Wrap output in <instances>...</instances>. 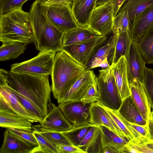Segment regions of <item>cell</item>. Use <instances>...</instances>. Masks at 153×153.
<instances>
[{"label":"cell","mask_w":153,"mask_h":153,"mask_svg":"<svg viewBox=\"0 0 153 153\" xmlns=\"http://www.w3.org/2000/svg\"><path fill=\"white\" fill-rule=\"evenodd\" d=\"M9 72L8 85L31 101L46 117L53 103L49 76Z\"/></svg>","instance_id":"6da1fadb"},{"label":"cell","mask_w":153,"mask_h":153,"mask_svg":"<svg viewBox=\"0 0 153 153\" xmlns=\"http://www.w3.org/2000/svg\"><path fill=\"white\" fill-rule=\"evenodd\" d=\"M33 34V42L39 51L57 52L63 50L64 33L50 21L40 3L35 0L29 11Z\"/></svg>","instance_id":"7a4b0ae2"},{"label":"cell","mask_w":153,"mask_h":153,"mask_svg":"<svg viewBox=\"0 0 153 153\" xmlns=\"http://www.w3.org/2000/svg\"><path fill=\"white\" fill-rule=\"evenodd\" d=\"M85 70L63 49L56 53L51 75V88L58 102Z\"/></svg>","instance_id":"3957f363"},{"label":"cell","mask_w":153,"mask_h":153,"mask_svg":"<svg viewBox=\"0 0 153 153\" xmlns=\"http://www.w3.org/2000/svg\"><path fill=\"white\" fill-rule=\"evenodd\" d=\"M0 41L2 42H33L29 12L19 7L0 15Z\"/></svg>","instance_id":"277c9868"},{"label":"cell","mask_w":153,"mask_h":153,"mask_svg":"<svg viewBox=\"0 0 153 153\" xmlns=\"http://www.w3.org/2000/svg\"><path fill=\"white\" fill-rule=\"evenodd\" d=\"M113 65L100 70L95 78L100 95L96 102L104 106L118 110L122 100L114 78Z\"/></svg>","instance_id":"5b68a950"},{"label":"cell","mask_w":153,"mask_h":153,"mask_svg":"<svg viewBox=\"0 0 153 153\" xmlns=\"http://www.w3.org/2000/svg\"><path fill=\"white\" fill-rule=\"evenodd\" d=\"M56 53L51 51H39L36 56L29 60L13 64L10 70L18 73L51 75Z\"/></svg>","instance_id":"8992f818"},{"label":"cell","mask_w":153,"mask_h":153,"mask_svg":"<svg viewBox=\"0 0 153 153\" xmlns=\"http://www.w3.org/2000/svg\"><path fill=\"white\" fill-rule=\"evenodd\" d=\"M41 4L51 22L61 31L65 33L79 27L72 12V4Z\"/></svg>","instance_id":"52a82bcc"},{"label":"cell","mask_w":153,"mask_h":153,"mask_svg":"<svg viewBox=\"0 0 153 153\" xmlns=\"http://www.w3.org/2000/svg\"><path fill=\"white\" fill-rule=\"evenodd\" d=\"M117 33L112 31L105 40L96 48L90 58L85 69L91 70L100 67L104 68L114 64L115 47Z\"/></svg>","instance_id":"ba28073f"},{"label":"cell","mask_w":153,"mask_h":153,"mask_svg":"<svg viewBox=\"0 0 153 153\" xmlns=\"http://www.w3.org/2000/svg\"><path fill=\"white\" fill-rule=\"evenodd\" d=\"M82 101H69L59 103V106L67 120L74 126L90 123L92 103Z\"/></svg>","instance_id":"9c48e42d"},{"label":"cell","mask_w":153,"mask_h":153,"mask_svg":"<svg viewBox=\"0 0 153 153\" xmlns=\"http://www.w3.org/2000/svg\"><path fill=\"white\" fill-rule=\"evenodd\" d=\"M114 16L111 2L96 6L91 15L88 26L101 35L111 31Z\"/></svg>","instance_id":"30bf717a"},{"label":"cell","mask_w":153,"mask_h":153,"mask_svg":"<svg viewBox=\"0 0 153 153\" xmlns=\"http://www.w3.org/2000/svg\"><path fill=\"white\" fill-rule=\"evenodd\" d=\"M106 37L107 35H101L86 41L63 46V49L86 69L95 51Z\"/></svg>","instance_id":"8fae6325"},{"label":"cell","mask_w":153,"mask_h":153,"mask_svg":"<svg viewBox=\"0 0 153 153\" xmlns=\"http://www.w3.org/2000/svg\"><path fill=\"white\" fill-rule=\"evenodd\" d=\"M125 57L129 83H142L146 63L141 55L136 42L132 40Z\"/></svg>","instance_id":"7c38bea8"},{"label":"cell","mask_w":153,"mask_h":153,"mask_svg":"<svg viewBox=\"0 0 153 153\" xmlns=\"http://www.w3.org/2000/svg\"><path fill=\"white\" fill-rule=\"evenodd\" d=\"M7 84L0 85V109L10 110L25 117L32 123L42 120L30 113L9 89Z\"/></svg>","instance_id":"4fadbf2b"},{"label":"cell","mask_w":153,"mask_h":153,"mask_svg":"<svg viewBox=\"0 0 153 153\" xmlns=\"http://www.w3.org/2000/svg\"><path fill=\"white\" fill-rule=\"evenodd\" d=\"M95 78L93 71L85 70L58 102V103L81 100L89 87L95 82Z\"/></svg>","instance_id":"5bb4252c"},{"label":"cell","mask_w":153,"mask_h":153,"mask_svg":"<svg viewBox=\"0 0 153 153\" xmlns=\"http://www.w3.org/2000/svg\"><path fill=\"white\" fill-rule=\"evenodd\" d=\"M39 125L45 129L63 132L69 130L74 126L66 118L59 106L52 104L48 114Z\"/></svg>","instance_id":"9a60e30c"},{"label":"cell","mask_w":153,"mask_h":153,"mask_svg":"<svg viewBox=\"0 0 153 153\" xmlns=\"http://www.w3.org/2000/svg\"><path fill=\"white\" fill-rule=\"evenodd\" d=\"M90 123L105 126L119 136L128 140L104 106L96 101L93 102L91 107Z\"/></svg>","instance_id":"2e32d148"},{"label":"cell","mask_w":153,"mask_h":153,"mask_svg":"<svg viewBox=\"0 0 153 153\" xmlns=\"http://www.w3.org/2000/svg\"><path fill=\"white\" fill-rule=\"evenodd\" d=\"M0 153H30L35 146L6 129Z\"/></svg>","instance_id":"e0dca14e"},{"label":"cell","mask_w":153,"mask_h":153,"mask_svg":"<svg viewBox=\"0 0 153 153\" xmlns=\"http://www.w3.org/2000/svg\"><path fill=\"white\" fill-rule=\"evenodd\" d=\"M32 123L10 110L0 109V126L32 131Z\"/></svg>","instance_id":"ac0fdd59"},{"label":"cell","mask_w":153,"mask_h":153,"mask_svg":"<svg viewBox=\"0 0 153 153\" xmlns=\"http://www.w3.org/2000/svg\"><path fill=\"white\" fill-rule=\"evenodd\" d=\"M97 0H75L71 5L74 16L79 26H88L91 14L96 6Z\"/></svg>","instance_id":"d6986e66"},{"label":"cell","mask_w":153,"mask_h":153,"mask_svg":"<svg viewBox=\"0 0 153 153\" xmlns=\"http://www.w3.org/2000/svg\"><path fill=\"white\" fill-rule=\"evenodd\" d=\"M113 73L119 91L123 101L131 95L128 79L126 61L125 56L121 57L113 65Z\"/></svg>","instance_id":"ffe728a7"},{"label":"cell","mask_w":153,"mask_h":153,"mask_svg":"<svg viewBox=\"0 0 153 153\" xmlns=\"http://www.w3.org/2000/svg\"><path fill=\"white\" fill-rule=\"evenodd\" d=\"M153 24V5L137 15L131 22V33L135 40Z\"/></svg>","instance_id":"44dd1931"},{"label":"cell","mask_w":153,"mask_h":153,"mask_svg":"<svg viewBox=\"0 0 153 153\" xmlns=\"http://www.w3.org/2000/svg\"><path fill=\"white\" fill-rule=\"evenodd\" d=\"M131 96L144 119L147 121L152 108L142 83H129Z\"/></svg>","instance_id":"7402d4cb"},{"label":"cell","mask_w":153,"mask_h":153,"mask_svg":"<svg viewBox=\"0 0 153 153\" xmlns=\"http://www.w3.org/2000/svg\"><path fill=\"white\" fill-rule=\"evenodd\" d=\"M101 35L88 26L80 27L64 33L62 46L86 41Z\"/></svg>","instance_id":"603a6c76"},{"label":"cell","mask_w":153,"mask_h":153,"mask_svg":"<svg viewBox=\"0 0 153 153\" xmlns=\"http://www.w3.org/2000/svg\"><path fill=\"white\" fill-rule=\"evenodd\" d=\"M118 111L122 117L130 122L142 125L146 124L147 121L143 117L131 96L122 101Z\"/></svg>","instance_id":"cb8c5ba5"},{"label":"cell","mask_w":153,"mask_h":153,"mask_svg":"<svg viewBox=\"0 0 153 153\" xmlns=\"http://www.w3.org/2000/svg\"><path fill=\"white\" fill-rule=\"evenodd\" d=\"M134 41L146 63L153 64V24Z\"/></svg>","instance_id":"d4e9b609"},{"label":"cell","mask_w":153,"mask_h":153,"mask_svg":"<svg viewBox=\"0 0 153 153\" xmlns=\"http://www.w3.org/2000/svg\"><path fill=\"white\" fill-rule=\"evenodd\" d=\"M28 45L20 42H3L0 47V61L17 58L24 53Z\"/></svg>","instance_id":"484cf974"},{"label":"cell","mask_w":153,"mask_h":153,"mask_svg":"<svg viewBox=\"0 0 153 153\" xmlns=\"http://www.w3.org/2000/svg\"><path fill=\"white\" fill-rule=\"evenodd\" d=\"M152 5L153 0H126L118 13L124 10L128 11L131 22L137 15Z\"/></svg>","instance_id":"4316f807"},{"label":"cell","mask_w":153,"mask_h":153,"mask_svg":"<svg viewBox=\"0 0 153 153\" xmlns=\"http://www.w3.org/2000/svg\"><path fill=\"white\" fill-rule=\"evenodd\" d=\"M132 40L131 33L126 31L117 33L115 47L114 64L126 55Z\"/></svg>","instance_id":"83f0119b"},{"label":"cell","mask_w":153,"mask_h":153,"mask_svg":"<svg viewBox=\"0 0 153 153\" xmlns=\"http://www.w3.org/2000/svg\"><path fill=\"white\" fill-rule=\"evenodd\" d=\"M33 132L38 145L32 149L30 153H61L57 145L50 141L38 131L33 130Z\"/></svg>","instance_id":"f1b7e54d"},{"label":"cell","mask_w":153,"mask_h":153,"mask_svg":"<svg viewBox=\"0 0 153 153\" xmlns=\"http://www.w3.org/2000/svg\"><path fill=\"white\" fill-rule=\"evenodd\" d=\"M93 126L89 123L79 126H74L69 130L62 132L72 145L78 146L86 133Z\"/></svg>","instance_id":"f546056e"},{"label":"cell","mask_w":153,"mask_h":153,"mask_svg":"<svg viewBox=\"0 0 153 153\" xmlns=\"http://www.w3.org/2000/svg\"><path fill=\"white\" fill-rule=\"evenodd\" d=\"M99 126L103 133L104 145H108L113 146L120 150L121 153L124 146L129 141L119 136L105 126Z\"/></svg>","instance_id":"4dcf8cb0"},{"label":"cell","mask_w":153,"mask_h":153,"mask_svg":"<svg viewBox=\"0 0 153 153\" xmlns=\"http://www.w3.org/2000/svg\"><path fill=\"white\" fill-rule=\"evenodd\" d=\"M131 23L128 11L124 10L114 17L112 31L117 33L126 31L131 33Z\"/></svg>","instance_id":"1f68e13d"},{"label":"cell","mask_w":153,"mask_h":153,"mask_svg":"<svg viewBox=\"0 0 153 153\" xmlns=\"http://www.w3.org/2000/svg\"><path fill=\"white\" fill-rule=\"evenodd\" d=\"M32 128L57 145H72L62 132L43 129L41 128L39 125L34 126H32Z\"/></svg>","instance_id":"d6a6232c"},{"label":"cell","mask_w":153,"mask_h":153,"mask_svg":"<svg viewBox=\"0 0 153 153\" xmlns=\"http://www.w3.org/2000/svg\"><path fill=\"white\" fill-rule=\"evenodd\" d=\"M7 86L10 91L17 97L23 106L31 114L42 121L45 116L42 111L31 101L20 93Z\"/></svg>","instance_id":"836d02e7"},{"label":"cell","mask_w":153,"mask_h":153,"mask_svg":"<svg viewBox=\"0 0 153 153\" xmlns=\"http://www.w3.org/2000/svg\"><path fill=\"white\" fill-rule=\"evenodd\" d=\"M104 146L103 133L98 126L94 136L86 146L85 151L86 153H102Z\"/></svg>","instance_id":"e575fe53"},{"label":"cell","mask_w":153,"mask_h":153,"mask_svg":"<svg viewBox=\"0 0 153 153\" xmlns=\"http://www.w3.org/2000/svg\"><path fill=\"white\" fill-rule=\"evenodd\" d=\"M142 85L150 103L153 107V70L145 67Z\"/></svg>","instance_id":"d590c367"},{"label":"cell","mask_w":153,"mask_h":153,"mask_svg":"<svg viewBox=\"0 0 153 153\" xmlns=\"http://www.w3.org/2000/svg\"><path fill=\"white\" fill-rule=\"evenodd\" d=\"M104 107L128 140L129 141L133 139L134 138L133 135L124 121L123 117L120 114L118 111L113 110L105 106Z\"/></svg>","instance_id":"8d00e7d4"},{"label":"cell","mask_w":153,"mask_h":153,"mask_svg":"<svg viewBox=\"0 0 153 153\" xmlns=\"http://www.w3.org/2000/svg\"><path fill=\"white\" fill-rule=\"evenodd\" d=\"M123 118L125 123L134 138L148 137L146 124L142 125L131 123L127 121L123 117Z\"/></svg>","instance_id":"74e56055"},{"label":"cell","mask_w":153,"mask_h":153,"mask_svg":"<svg viewBox=\"0 0 153 153\" xmlns=\"http://www.w3.org/2000/svg\"><path fill=\"white\" fill-rule=\"evenodd\" d=\"M28 0H0V15L19 7H22Z\"/></svg>","instance_id":"f35d334b"},{"label":"cell","mask_w":153,"mask_h":153,"mask_svg":"<svg viewBox=\"0 0 153 153\" xmlns=\"http://www.w3.org/2000/svg\"><path fill=\"white\" fill-rule=\"evenodd\" d=\"M144 138H136L130 140L125 146L132 148L138 153H153V150L149 148L144 142Z\"/></svg>","instance_id":"ab89813d"},{"label":"cell","mask_w":153,"mask_h":153,"mask_svg":"<svg viewBox=\"0 0 153 153\" xmlns=\"http://www.w3.org/2000/svg\"><path fill=\"white\" fill-rule=\"evenodd\" d=\"M6 129L33 146H38V142L33 134V131H29L13 128Z\"/></svg>","instance_id":"60d3db41"},{"label":"cell","mask_w":153,"mask_h":153,"mask_svg":"<svg viewBox=\"0 0 153 153\" xmlns=\"http://www.w3.org/2000/svg\"><path fill=\"white\" fill-rule=\"evenodd\" d=\"M100 97V95L95 81L88 88L81 101L93 102L97 101Z\"/></svg>","instance_id":"b9f144b4"},{"label":"cell","mask_w":153,"mask_h":153,"mask_svg":"<svg viewBox=\"0 0 153 153\" xmlns=\"http://www.w3.org/2000/svg\"><path fill=\"white\" fill-rule=\"evenodd\" d=\"M98 126L94 125L90 128L78 146L79 147L85 151L86 146L94 136Z\"/></svg>","instance_id":"7bdbcfd3"},{"label":"cell","mask_w":153,"mask_h":153,"mask_svg":"<svg viewBox=\"0 0 153 153\" xmlns=\"http://www.w3.org/2000/svg\"><path fill=\"white\" fill-rule=\"evenodd\" d=\"M61 153H86L78 146L73 145H57Z\"/></svg>","instance_id":"ee69618b"},{"label":"cell","mask_w":153,"mask_h":153,"mask_svg":"<svg viewBox=\"0 0 153 153\" xmlns=\"http://www.w3.org/2000/svg\"><path fill=\"white\" fill-rule=\"evenodd\" d=\"M146 126L148 137L151 140H153V107L150 117L147 121Z\"/></svg>","instance_id":"f6af8a7d"},{"label":"cell","mask_w":153,"mask_h":153,"mask_svg":"<svg viewBox=\"0 0 153 153\" xmlns=\"http://www.w3.org/2000/svg\"><path fill=\"white\" fill-rule=\"evenodd\" d=\"M73 0H48L42 3L45 5H53L72 4Z\"/></svg>","instance_id":"bcb514c9"},{"label":"cell","mask_w":153,"mask_h":153,"mask_svg":"<svg viewBox=\"0 0 153 153\" xmlns=\"http://www.w3.org/2000/svg\"><path fill=\"white\" fill-rule=\"evenodd\" d=\"M126 0H112L111 2L112 5L114 16L115 17L117 14L120 7Z\"/></svg>","instance_id":"7dc6e473"},{"label":"cell","mask_w":153,"mask_h":153,"mask_svg":"<svg viewBox=\"0 0 153 153\" xmlns=\"http://www.w3.org/2000/svg\"><path fill=\"white\" fill-rule=\"evenodd\" d=\"M9 74V71L3 69L0 70V85L7 83V81Z\"/></svg>","instance_id":"c3c4849f"},{"label":"cell","mask_w":153,"mask_h":153,"mask_svg":"<svg viewBox=\"0 0 153 153\" xmlns=\"http://www.w3.org/2000/svg\"><path fill=\"white\" fill-rule=\"evenodd\" d=\"M121 153L120 151L115 147L108 145H105L102 153Z\"/></svg>","instance_id":"681fc988"},{"label":"cell","mask_w":153,"mask_h":153,"mask_svg":"<svg viewBox=\"0 0 153 153\" xmlns=\"http://www.w3.org/2000/svg\"><path fill=\"white\" fill-rule=\"evenodd\" d=\"M143 141L147 147L153 150V140H151L148 137L144 138Z\"/></svg>","instance_id":"f907efd6"},{"label":"cell","mask_w":153,"mask_h":153,"mask_svg":"<svg viewBox=\"0 0 153 153\" xmlns=\"http://www.w3.org/2000/svg\"><path fill=\"white\" fill-rule=\"evenodd\" d=\"M112 0H97L96 6L105 4L108 2H111Z\"/></svg>","instance_id":"816d5d0a"},{"label":"cell","mask_w":153,"mask_h":153,"mask_svg":"<svg viewBox=\"0 0 153 153\" xmlns=\"http://www.w3.org/2000/svg\"><path fill=\"white\" fill-rule=\"evenodd\" d=\"M36 1L40 3H44L48 0H35Z\"/></svg>","instance_id":"f5cc1de1"},{"label":"cell","mask_w":153,"mask_h":153,"mask_svg":"<svg viewBox=\"0 0 153 153\" xmlns=\"http://www.w3.org/2000/svg\"><path fill=\"white\" fill-rule=\"evenodd\" d=\"M75 0H73V1H75Z\"/></svg>","instance_id":"db71d44e"}]
</instances>
